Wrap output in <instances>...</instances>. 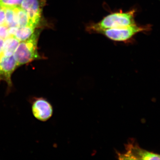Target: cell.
<instances>
[{"label": "cell", "mask_w": 160, "mask_h": 160, "mask_svg": "<svg viewBox=\"0 0 160 160\" xmlns=\"http://www.w3.org/2000/svg\"><path fill=\"white\" fill-rule=\"evenodd\" d=\"M18 26L9 27L8 28V32L10 37H14L16 32L17 31Z\"/></svg>", "instance_id": "15"}, {"label": "cell", "mask_w": 160, "mask_h": 160, "mask_svg": "<svg viewBox=\"0 0 160 160\" xmlns=\"http://www.w3.org/2000/svg\"><path fill=\"white\" fill-rule=\"evenodd\" d=\"M45 4L44 0H23L20 5L28 14L30 26L35 29L42 22L43 7Z\"/></svg>", "instance_id": "4"}, {"label": "cell", "mask_w": 160, "mask_h": 160, "mask_svg": "<svg viewBox=\"0 0 160 160\" xmlns=\"http://www.w3.org/2000/svg\"><path fill=\"white\" fill-rule=\"evenodd\" d=\"M18 67L13 55H0V80L5 81L8 86H12L11 77Z\"/></svg>", "instance_id": "6"}, {"label": "cell", "mask_w": 160, "mask_h": 160, "mask_svg": "<svg viewBox=\"0 0 160 160\" xmlns=\"http://www.w3.org/2000/svg\"><path fill=\"white\" fill-rule=\"evenodd\" d=\"M32 110L34 117L42 122H46L49 119L53 113L52 106L43 98L35 100L32 103Z\"/></svg>", "instance_id": "7"}, {"label": "cell", "mask_w": 160, "mask_h": 160, "mask_svg": "<svg viewBox=\"0 0 160 160\" xmlns=\"http://www.w3.org/2000/svg\"><path fill=\"white\" fill-rule=\"evenodd\" d=\"M16 9L18 27L30 26L29 18L26 12L23 10L20 6L16 7Z\"/></svg>", "instance_id": "11"}, {"label": "cell", "mask_w": 160, "mask_h": 160, "mask_svg": "<svg viewBox=\"0 0 160 160\" xmlns=\"http://www.w3.org/2000/svg\"><path fill=\"white\" fill-rule=\"evenodd\" d=\"M35 28L30 26L18 27L14 37L20 42L28 39L33 34Z\"/></svg>", "instance_id": "10"}, {"label": "cell", "mask_w": 160, "mask_h": 160, "mask_svg": "<svg viewBox=\"0 0 160 160\" xmlns=\"http://www.w3.org/2000/svg\"><path fill=\"white\" fill-rule=\"evenodd\" d=\"M1 7V5H0V7Z\"/></svg>", "instance_id": "17"}, {"label": "cell", "mask_w": 160, "mask_h": 160, "mask_svg": "<svg viewBox=\"0 0 160 160\" xmlns=\"http://www.w3.org/2000/svg\"><path fill=\"white\" fill-rule=\"evenodd\" d=\"M5 20H6L5 8L1 6L0 7V26L5 25Z\"/></svg>", "instance_id": "14"}, {"label": "cell", "mask_w": 160, "mask_h": 160, "mask_svg": "<svg viewBox=\"0 0 160 160\" xmlns=\"http://www.w3.org/2000/svg\"><path fill=\"white\" fill-rule=\"evenodd\" d=\"M23 0H0V5L4 8L20 6Z\"/></svg>", "instance_id": "12"}, {"label": "cell", "mask_w": 160, "mask_h": 160, "mask_svg": "<svg viewBox=\"0 0 160 160\" xmlns=\"http://www.w3.org/2000/svg\"><path fill=\"white\" fill-rule=\"evenodd\" d=\"M8 27L5 25H1L0 26V38L3 40L6 39L9 37V32H8Z\"/></svg>", "instance_id": "13"}, {"label": "cell", "mask_w": 160, "mask_h": 160, "mask_svg": "<svg viewBox=\"0 0 160 160\" xmlns=\"http://www.w3.org/2000/svg\"><path fill=\"white\" fill-rule=\"evenodd\" d=\"M151 29L150 25L140 26L135 24L126 27L105 29L100 32L99 33L104 35L112 41L126 42L131 40L138 33L149 32Z\"/></svg>", "instance_id": "3"}, {"label": "cell", "mask_w": 160, "mask_h": 160, "mask_svg": "<svg viewBox=\"0 0 160 160\" xmlns=\"http://www.w3.org/2000/svg\"><path fill=\"white\" fill-rule=\"evenodd\" d=\"M4 40L0 38V55L2 53V49Z\"/></svg>", "instance_id": "16"}, {"label": "cell", "mask_w": 160, "mask_h": 160, "mask_svg": "<svg viewBox=\"0 0 160 160\" xmlns=\"http://www.w3.org/2000/svg\"><path fill=\"white\" fill-rule=\"evenodd\" d=\"M20 42V41L14 37H9L7 38L4 40L2 53L7 56L13 55Z\"/></svg>", "instance_id": "8"}, {"label": "cell", "mask_w": 160, "mask_h": 160, "mask_svg": "<svg viewBox=\"0 0 160 160\" xmlns=\"http://www.w3.org/2000/svg\"><path fill=\"white\" fill-rule=\"evenodd\" d=\"M16 7L5 8L6 10L5 25L8 28L18 26Z\"/></svg>", "instance_id": "9"}, {"label": "cell", "mask_w": 160, "mask_h": 160, "mask_svg": "<svg viewBox=\"0 0 160 160\" xmlns=\"http://www.w3.org/2000/svg\"><path fill=\"white\" fill-rule=\"evenodd\" d=\"M136 10L132 9L126 12H115L108 15L97 23H90L86 27L90 33H99L105 29L126 27L136 24L135 21Z\"/></svg>", "instance_id": "1"}, {"label": "cell", "mask_w": 160, "mask_h": 160, "mask_svg": "<svg viewBox=\"0 0 160 160\" xmlns=\"http://www.w3.org/2000/svg\"><path fill=\"white\" fill-rule=\"evenodd\" d=\"M40 32H34L28 39L20 42L13 54L18 67L41 58L37 49Z\"/></svg>", "instance_id": "2"}, {"label": "cell", "mask_w": 160, "mask_h": 160, "mask_svg": "<svg viewBox=\"0 0 160 160\" xmlns=\"http://www.w3.org/2000/svg\"><path fill=\"white\" fill-rule=\"evenodd\" d=\"M126 153L119 154L120 159L160 160V155L142 149L132 142L126 145Z\"/></svg>", "instance_id": "5"}]
</instances>
